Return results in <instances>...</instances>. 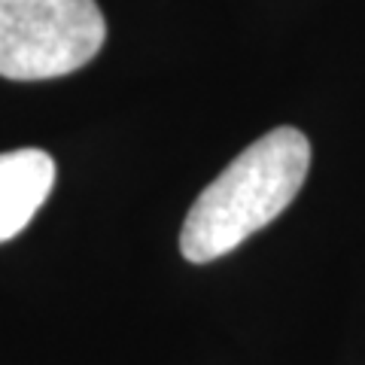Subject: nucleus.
I'll return each mask as SVG.
<instances>
[{"instance_id": "f257e3e1", "label": "nucleus", "mask_w": 365, "mask_h": 365, "mask_svg": "<svg viewBox=\"0 0 365 365\" xmlns=\"http://www.w3.org/2000/svg\"><path fill=\"white\" fill-rule=\"evenodd\" d=\"M311 170V140L292 125L268 131L195 198L180 228V253L207 265L271 225L302 192Z\"/></svg>"}, {"instance_id": "f03ea898", "label": "nucleus", "mask_w": 365, "mask_h": 365, "mask_svg": "<svg viewBox=\"0 0 365 365\" xmlns=\"http://www.w3.org/2000/svg\"><path fill=\"white\" fill-rule=\"evenodd\" d=\"M107 40L95 0H0V76L34 83L86 67Z\"/></svg>"}, {"instance_id": "7ed1b4c3", "label": "nucleus", "mask_w": 365, "mask_h": 365, "mask_svg": "<svg viewBox=\"0 0 365 365\" xmlns=\"http://www.w3.org/2000/svg\"><path fill=\"white\" fill-rule=\"evenodd\" d=\"M55 186V162L43 150L0 153V244L28 228Z\"/></svg>"}]
</instances>
